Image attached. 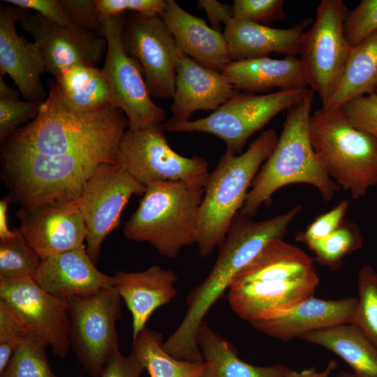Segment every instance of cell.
I'll return each instance as SVG.
<instances>
[{"mask_svg":"<svg viewBox=\"0 0 377 377\" xmlns=\"http://www.w3.org/2000/svg\"><path fill=\"white\" fill-rule=\"evenodd\" d=\"M48 87L39 114L3 142L2 152L117 157L119 143L128 128L123 111L115 106L91 112L74 111L63 102L55 79L50 80Z\"/></svg>","mask_w":377,"mask_h":377,"instance_id":"cell-1","label":"cell"},{"mask_svg":"<svg viewBox=\"0 0 377 377\" xmlns=\"http://www.w3.org/2000/svg\"><path fill=\"white\" fill-rule=\"evenodd\" d=\"M281 236V226L274 219L256 221L239 214L235 217L212 269L188 293L184 318L163 342L169 354L180 360L204 362L197 343L200 324L236 275L269 242Z\"/></svg>","mask_w":377,"mask_h":377,"instance_id":"cell-2","label":"cell"},{"mask_svg":"<svg viewBox=\"0 0 377 377\" xmlns=\"http://www.w3.org/2000/svg\"><path fill=\"white\" fill-rule=\"evenodd\" d=\"M313 97L314 91L308 88L301 100L288 109L277 144L253 180L239 214L251 217L277 190L289 184L311 185L325 201L340 189L320 165L311 143Z\"/></svg>","mask_w":377,"mask_h":377,"instance_id":"cell-3","label":"cell"},{"mask_svg":"<svg viewBox=\"0 0 377 377\" xmlns=\"http://www.w3.org/2000/svg\"><path fill=\"white\" fill-rule=\"evenodd\" d=\"M278 140L274 129L263 131L244 153L226 151L209 173L198 215L196 244L200 257L208 256L223 243L248 188Z\"/></svg>","mask_w":377,"mask_h":377,"instance_id":"cell-4","label":"cell"},{"mask_svg":"<svg viewBox=\"0 0 377 377\" xmlns=\"http://www.w3.org/2000/svg\"><path fill=\"white\" fill-rule=\"evenodd\" d=\"M203 195L204 187L182 182L149 184L124 236L149 243L165 258H177L184 247L196 244Z\"/></svg>","mask_w":377,"mask_h":377,"instance_id":"cell-5","label":"cell"},{"mask_svg":"<svg viewBox=\"0 0 377 377\" xmlns=\"http://www.w3.org/2000/svg\"><path fill=\"white\" fill-rule=\"evenodd\" d=\"M117 162L116 156L105 154L1 152V172L11 200L27 207L54 200L75 201L101 163Z\"/></svg>","mask_w":377,"mask_h":377,"instance_id":"cell-6","label":"cell"},{"mask_svg":"<svg viewBox=\"0 0 377 377\" xmlns=\"http://www.w3.org/2000/svg\"><path fill=\"white\" fill-rule=\"evenodd\" d=\"M309 134L320 165L353 199L377 184V139L353 126L341 107L316 110Z\"/></svg>","mask_w":377,"mask_h":377,"instance_id":"cell-7","label":"cell"},{"mask_svg":"<svg viewBox=\"0 0 377 377\" xmlns=\"http://www.w3.org/2000/svg\"><path fill=\"white\" fill-rule=\"evenodd\" d=\"M306 89L280 90L261 95L239 92L207 117L185 121L168 119L161 126L165 131L171 133L212 134L226 142V151L239 154L251 135L279 112L300 101Z\"/></svg>","mask_w":377,"mask_h":377,"instance_id":"cell-8","label":"cell"},{"mask_svg":"<svg viewBox=\"0 0 377 377\" xmlns=\"http://www.w3.org/2000/svg\"><path fill=\"white\" fill-rule=\"evenodd\" d=\"M161 125L128 128L119 145L117 163L145 187L157 181L204 187L209 175L207 161L175 152Z\"/></svg>","mask_w":377,"mask_h":377,"instance_id":"cell-9","label":"cell"},{"mask_svg":"<svg viewBox=\"0 0 377 377\" xmlns=\"http://www.w3.org/2000/svg\"><path fill=\"white\" fill-rule=\"evenodd\" d=\"M348 12L341 0H322L315 21L303 34L300 58L308 87L328 105L343 72L350 47L343 33Z\"/></svg>","mask_w":377,"mask_h":377,"instance_id":"cell-10","label":"cell"},{"mask_svg":"<svg viewBox=\"0 0 377 377\" xmlns=\"http://www.w3.org/2000/svg\"><path fill=\"white\" fill-rule=\"evenodd\" d=\"M121 297L115 287L68 299L71 348L88 375L100 377L110 356L119 350L117 323Z\"/></svg>","mask_w":377,"mask_h":377,"instance_id":"cell-11","label":"cell"},{"mask_svg":"<svg viewBox=\"0 0 377 377\" xmlns=\"http://www.w3.org/2000/svg\"><path fill=\"white\" fill-rule=\"evenodd\" d=\"M125 14L101 17L100 33L107 41L101 70L110 85L114 105L128 119V128L161 125L165 121V112L151 100L139 64L123 44Z\"/></svg>","mask_w":377,"mask_h":377,"instance_id":"cell-12","label":"cell"},{"mask_svg":"<svg viewBox=\"0 0 377 377\" xmlns=\"http://www.w3.org/2000/svg\"><path fill=\"white\" fill-rule=\"evenodd\" d=\"M145 189L117 163H101L88 178L75 202L87 228V253L95 264L103 242L118 226L130 198L143 195Z\"/></svg>","mask_w":377,"mask_h":377,"instance_id":"cell-13","label":"cell"},{"mask_svg":"<svg viewBox=\"0 0 377 377\" xmlns=\"http://www.w3.org/2000/svg\"><path fill=\"white\" fill-rule=\"evenodd\" d=\"M125 50L139 64L151 97L172 98L182 51L160 15L133 13L122 31Z\"/></svg>","mask_w":377,"mask_h":377,"instance_id":"cell-14","label":"cell"},{"mask_svg":"<svg viewBox=\"0 0 377 377\" xmlns=\"http://www.w3.org/2000/svg\"><path fill=\"white\" fill-rule=\"evenodd\" d=\"M0 299L30 334L45 342L56 356L66 357L71 348L68 299L49 293L33 277L0 281Z\"/></svg>","mask_w":377,"mask_h":377,"instance_id":"cell-15","label":"cell"},{"mask_svg":"<svg viewBox=\"0 0 377 377\" xmlns=\"http://www.w3.org/2000/svg\"><path fill=\"white\" fill-rule=\"evenodd\" d=\"M44 59L46 72L54 77L76 65L96 66L105 59V38L100 33L58 25L38 13L21 22Z\"/></svg>","mask_w":377,"mask_h":377,"instance_id":"cell-16","label":"cell"},{"mask_svg":"<svg viewBox=\"0 0 377 377\" xmlns=\"http://www.w3.org/2000/svg\"><path fill=\"white\" fill-rule=\"evenodd\" d=\"M19 230L42 258L84 245L87 228L73 200H60L21 207Z\"/></svg>","mask_w":377,"mask_h":377,"instance_id":"cell-17","label":"cell"},{"mask_svg":"<svg viewBox=\"0 0 377 377\" xmlns=\"http://www.w3.org/2000/svg\"><path fill=\"white\" fill-rule=\"evenodd\" d=\"M29 11L0 6V72L13 79L27 101L43 103L47 96L40 78L46 72L44 59L35 43L19 36L15 29Z\"/></svg>","mask_w":377,"mask_h":377,"instance_id":"cell-18","label":"cell"},{"mask_svg":"<svg viewBox=\"0 0 377 377\" xmlns=\"http://www.w3.org/2000/svg\"><path fill=\"white\" fill-rule=\"evenodd\" d=\"M357 304V297L323 300L311 295L290 309L249 324L266 335L290 341L311 332L352 323Z\"/></svg>","mask_w":377,"mask_h":377,"instance_id":"cell-19","label":"cell"},{"mask_svg":"<svg viewBox=\"0 0 377 377\" xmlns=\"http://www.w3.org/2000/svg\"><path fill=\"white\" fill-rule=\"evenodd\" d=\"M318 284L315 270L288 281L232 284L227 297L233 312L250 323L291 308L313 295Z\"/></svg>","mask_w":377,"mask_h":377,"instance_id":"cell-20","label":"cell"},{"mask_svg":"<svg viewBox=\"0 0 377 377\" xmlns=\"http://www.w3.org/2000/svg\"><path fill=\"white\" fill-rule=\"evenodd\" d=\"M33 278L45 290L64 299L91 296L114 287L113 276L96 268L84 245L42 258Z\"/></svg>","mask_w":377,"mask_h":377,"instance_id":"cell-21","label":"cell"},{"mask_svg":"<svg viewBox=\"0 0 377 377\" xmlns=\"http://www.w3.org/2000/svg\"><path fill=\"white\" fill-rule=\"evenodd\" d=\"M239 92L222 73L182 53L176 68L170 120L185 121L197 110L215 111Z\"/></svg>","mask_w":377,"mask_h":377,"instance_id":"cell-22","label":"cell"},{"mask_svg":"<svg viewBox=\"0 0 377 377\" xmlns=\"http://www.w3.org/2000/svg\"><path fill=\"white\" fill-rule=\"evenodd\" d=\"M114 287L132 316V336L135 339L152 313L169 304L177 295L176 273L154 265L144 271H117Z\"/></svg>","mask_w":377,"mask_h":377,"instance_id":"cell-23","label":"cell"},{"mask_svg":"<svg viewBox=\"0 0 377 377\" xmlns=\"http://www.w3.org/2000/svg\"><path fill=\"white\" fill-rule=\"evenodd\" d=\"M160 16L182 52L194 61L219 73L232 61L223 34L186 12L175 1L166 0Z\"/></svg>","mask_w":377,"mask_h":377,"instance_id":"cell-24","label":"cell"},{"mask_svg":"<svg viewBox=\"0 0 377 377\" xmlns=\"http://www.w3.org/2000/svg\"><path fill=\"white\" fill-rule=\"evenodd\" d=\"M311 18L288 29L232 18L225 25L223 36L232 61L268 57L271 53L295 56L300 54L301 42Z\"/></svg>","mask_w":377,"mask_h":377,"instance_id":"cell-25","label":"cell"},{"mask_svg":"<svg viewBox=\"0 0 377 377\" xmlns=\"http://www.w3.org/2000/svg\"><path fill=\"white\" fill-rule=\"evenodd\" d=\"M222 73L238 91H267L306 89L308 84L299 58L268 57L231 61Z\"/></svg>","mask_w":377,"mask_h":377,"instance_id":"cell-26","label":"cell"},{"mask_svg":"<svg viewBox=\"0 0 377 377\" xmlns=\"http://www.w3.org/2000/svg\"><path fill=\"white\" fill-rule=\"evenodd\" d=\"M315 270L313 260L304 251L283 239H274L236 275L230 285L288 281Z\"/></svg>","mask_w":377,"mask_h":377,"instance_id":"cell-27","label":"cell"},{"mask_svg":"<svg viewBox=\"0 0 377 377\" xmlns=\"http://www.w3.org/2000/svg\"><path fill=\"white\" fill-rule=\"evenodd\" d=\"M300 339L338 355L355 377H377V348L352 323L311 332Z\"/></svg>","mask_w":377,"mask_h":377,"instance_id":"cell-28","label":"cell"},{"mask_svg":"<svg viewBox=\"0 0 377 377\" xmlns=\"http://www.w3.org/2000/svg\"><path fill=\"white\" fill-rule=\"evenodd\" d=\"M197 343L204 362L214 367L215 377H284L290 369L282 364L256 366L242 360L234 345L206 320L199 327Z\"/></svg>","mask_w":377,"mask_h":377,"instance_id":"cell-29","label":"cell"},{"mask_svg":"<svg viewBox=\"0 0 377 377\" xmlns=\"http://www.w3.org/2000/svg\"><path fill=\"white\" fill-rule=\"evenodd\" d=\"M54 79L63 102L74 111L91 112L115 106L108 80L96 66L76 65Z\"/></svg>","mask_w":377,"mask_h":377,"instance_id":"cell-30","label":"cell"},{"mask_svg":"<svg viewBox=\"0 0 377 377\" xmlns=\"http://www.w3.org/2000/svg\"><path fill=\"white\" fill-rule=\"evenodd\" d=\"M377 89V30L350 48L338 85L326 108L333 110Z\"/></svg>","mask_w":377,"mask_h":377,"instance_id":"cell-31","label":"cell"},{"mask_svg":"<svg viewBox=\"0 0 377 377\" xmlns=\"http://www.w3.org/2000/svg\"><path fill=\"white\" fill-rule=\"evenodd\" d=\"M163 342L160 332L146 327L133 339L131 353L150 377H200L204 373L205 362L178 360L164 349Z\"/></svg>","mask_w":377,"mask_h":377,"instance_id":"cell-32","label":"cell"},{"mask_svg":"<svg viewBox=\"0 0 377 377\" xmlns=\"http://www.w3.org/2000/svg\"><path fill=\"white\" fill-rule=\"evenodd\" d=\"M362 246L363 238L357 224L343 220L332 234L307 246L315 254L318 263L334 270L340 267L346 256Z\"/></svg>","mask_w":377,"mask_h":377,"instance_id":"cell-33","label":"cell"},{"mask_svg":"<svg viewBox=\"0 0 377 377\" xmlns=\"http://www.w3.org/2000/svg\"><path fill=\"white\" fill-rule=\"evenodd\" d=\"M40 263L19 229L13 237L0 240V281L33 277Z\"/></svg>","mask_w":377,"mask_h":377,"instance_id":"cell-34","label":"cell"},{"mask_svg":"<svg viewBox=\"0 0 377 377\" xmlns=\"http://www.w3.org/2000/svg\"><path fill=\"white\" fill-rule=\"evenodd\" d=\"M47 344L30 334L15 350L0 377H57L46 354Z\"/></svg>","mask_w":377,"mask_h":377,"instance_id":"cell-35","label":"cell"},{"mask_svg":"<svg viewBox=\"0 0 377 377\" xmlns=\"http://www.w3.org/2000/svg\"><path fill=\"white\" fill-rule=\"evenodd\" d=\"M357 304L352 324L377 348V272L370 265L357 274Z\"/></svg>","mask_w":377,"mask_h":377,"instance_id":"cell-36","label":"cell"},{"mask_svg":"<svg viewBox=\"0 0 377 377\" xmlns=\"http://www.w3.org/2000/svg\"><path fill=\"white\" fill-rule=\"evenodd\" d=\"M29 335L10 306L0 299V373L7 366L17 347Z\"/></svg>","mask_w":377,"mask_h":377,"instance_id":"cell-37","label":"cell"},{"mask_svg":"<svg viewBox=\"0 0 377 377\" xmlns=\"http://www.w3.org/2000/svg\"><path fill=\"white\" fill-rule=\"evenodd\" d=\"M377 30V0H362L348 10L343 21V33L350 48Z\"/></svg>","mask_w":377,"mask_h":377,"instance_id":"cell-38","label":"cell"},{"mask_svg":"<svg viewBox=\"0 0 377 377\" xmlns=\"http://www.w3.org/2000/svg\"><path fill=\"white\" fill-rule=\"evenodd\" d=\"M43 103L22 101L18 97L0 98V141L3 143L22 122L35 118Z\"/></svg>","mask_w":377,"mask_h":377,"instance_id":"cell-39","label":"cell"},{"mask_svg":"<svg viewBox=\"0 0 377 377\" xmlns=\"http://www.w3.org/2000/svg\"><path fill=\"white\" fill-rule=\"evenodd\" d=\"M283 5L282 0H235L233 17L265 25L285 19Z\"/></svg>","mask_w":377,"mask_h":377,"instance_id":"cell-40","label":"cell"},{"mask_svg":"<svg viewBox=\"0 0 377 377\" xmlns=\"http://www.w3.org/2000/svg\"><path fill=\"white\" fill-rule=\"evenodd\" d=\"M341 108L353 126L377 139V96L374 93L353 98Z\"/></svg>","mask_w":377,"mask_h":377,"instance_id":"cell-41","label":"cell"},{"mask_svg":"<svg viewBox=\"0 0 377 377\" xmlns=\"http://www.w3.org/2000/svg\"><path fill=\"white\" fill-rule=\"evenodd\" d=\"M349 202L343 200L332 209L318 216L304 231L295 237L297 242L306 245L323 239L336 230L343 221Z\"/></svg>","mask_w":377,"mask_h":377,"instance_id":"cell-42","label":"cell"},{"mask_svg":"<svg viewBox=\"0 0 377 377\" xmlns=\"http://www.w3.org/2000/svg\"><path fill=\"white\" fill-rule=\"evenodd\" d=\"M101 17L116 16L125 11L143 15H161L166 0H95Z\"/></svg>","mask_w":377,"mask_h":377,"instance_id":"cell-43","label":"cell"},{"mask_svg":"<svg viewBox=\"0 0 377 377\" xmlns=\"http://www.w3.org/2000/svg\"><path fill=\"white\" fill-rule=\"evenodd\" d=\"M60 2L77 28L100 32L101 17L95 0H60Z\"/></svg>","mask_w":377,"mask_h":377,"instance_id":"cell-44","label":"cell"},{"mask_svg":"<svg viewBox=\"0 0 377 377\" xmlns=\"http://www.w3.org/2000/svg\"><path fill=\"white\" fill-rule=\"evenodd\" d=\"M3 1L24 9L34 10L36 13L58 25L77 28L64 9L60 0H5Z\"/></svg>","mask_w":377,"mask_h":377,"instance_id":"cell-45","label":"cell"},{"mask_svg":"<svg viewBox=\"0 0 377 377\" xmlns=\"http://www.w3.org/2000/svg\"><path fill=\"white\" fill-rule=\"evenodd\" d=\"M144 369L132 353L125 356L117 350L106 362L100 377H140Z\"/></svg>","mask_w":377,"mask_h":377,"instance_id":"cell-46","label":"cell"},{"mask_svg":"<svg viewBox=\"0 0 377 377\" xmlns=\"http://www.w3.org/2000/svg\"><path fill=\"white\" fill-rule=\"evenodd\" d=\"M199 5L205 10L212 28L220 31L221 24L225 25L233 18L232 8L216 0H200Z\"/></svg>","mask_w":377,"mask_h":377,"instance_id":"cell-47","label":"cell"},{"mask_svg":"<svg viewBox=\"0 0 377 377\" xmlns=\"http://www.w3.org/2000/svg\"><path fill=\"white\" fill-rule=\"evenodd\" d=\"M337 367V362L334 360H331L323 371H318L314 367L305 369L300 371L290 369L284 377H330L332 372Z\"/></svg>","mask_w":377,"mask_h":377,"instance_id":"cell-48","label":"cell"},{"mask_svg":"<svg viewBox=\"0 0 377 377\" xmlns=\"http://www.w3.org/2000/svg\"><path fill=\"white\" fill-rule=\"evenodd\" d=\"M11 198L7 196L0 201V240H4L13 237L17 229L10 230L8 226L7 212Z\"/></svg>","mask_w":377,"mask_h":377,"instance_id":"cell-49","label":"cell"},{"mask_svg":"<svg viewBox=\"0 0 377 377\" xmlns=\"http://www.w3.org/2000/svg\"><path fill=\"white\" fill-rule=\"evenodd\" d=\"M18 97L17 91L9 87L0 75V98Z\"/></svg>","mask_w":377,"mask_h":377,"instance_id":"cell-50","label":"cell"},{"mask_svg":"<svg viewBox=\"0 0 377 377\" xmlns=\"http://www.w3.org/2000/svg\"><path fill=\"white\" fill-rule=\"evenodd\" d=\"M207 363V362H206ZM207 364V368L204 373L200 377H215L214 369L212 364Z\"/></svg>","mask_w":377,"mask_h":377,"instance_id":"cell-51","label":"cell"},{"mask_svg":"<svg viewBox=\"0 0 377 377\" xmlns=\"http://www.w3.org/2000/svg\"><path fill=\"white\" fill-rule=\"evenodd\" d=\"M337 377H355L353 374L347 371H341L338 374Z\"/></svg>","mask_w":377,"mask_h":377,"instance_id":"cell-52","label":"cell"},{"mask_svg":"<svg viewBox=\"0 0 377 377\" xmlns=\"http://www.w3.org/2000/svg\"><path fill=\"white\" fill-rule=\"evenodd\" d=\"M377 96V89L374 92Z\"/></svg>","mask_w":377,"mask_h":377,"instance_id":"cell-53","label":"cell"}]
</instances>
